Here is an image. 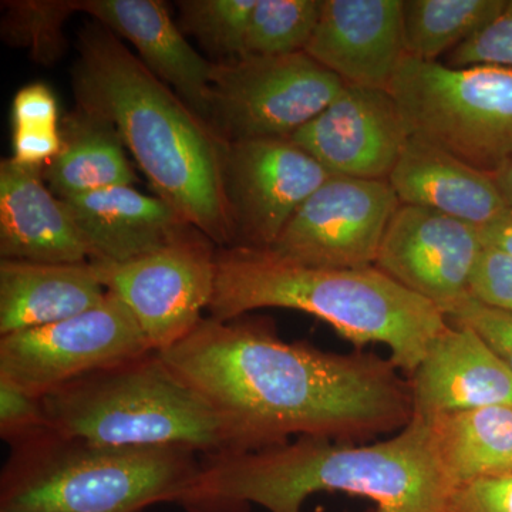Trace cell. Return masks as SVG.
<instances>
[{
  "mask_svg": "<svg viewBox=\"0 0 512 512\" xmlns=\"http://www.w3.org/2000/svg\"><path fill=\"white\" fill-rule=\"evenodd\" d=\"M430 424L456 490L512 470V404L447 414Z\"/></svg>",
  "mask_w": 512,
  "mask_h": 512,
  "instance_id": "22",
  "label": "cell"
},
{
  "mask_svg": "<svg viewBox=\"0 0 512 512\" xmlns=\"http://www.w3.org/2000/svg\"><path fill=\"white\" fill-rule=\"evenodd\" d=\"M387 181L400 204L441 212L478 228L507 210L493 175L413 136Z\"/></svg>",
  "mask_w": 512,
  "mask_h": 512,
  "instance_id": "20",
  "label": "cell"
},
{
  "mask_svg": "<svg viewBox=\"0 0 512 512\" xmlns=\"http://www.w3.org/2000/svg\"><path fill=\"white\" fill-rule=\"evenodd\" d=\"M269 308L315 316L357 350L380 343L407 377L448 323L437 306L375 266L313 268L284 261L266 249L228 247L217 251L208 318L228 322Z\"/></svg>",
  "mask_w": 512,
  "mask_h": 512,
  "instance_id": "4",
  "label": "cell"
},
{
  "mask_svg": "<svg viewBox=\"0 0 512 512\" xmlns=\"http://www.w3.org/2000/svg\"><path fill=\"white\" fill-rule=\"evenodd\" d=\"M291 140L330 175L389 180L409 127L389 90L346 84Z\"/></svg>",
  "mask_w": 512,
  "mask_h": 512,
  "instance_id": "14",
  "label": "cell"
},
{
  "mask_svg": "<svg viewBox=\"0 0 512 512\" xmlns=\"http://www.w3.org/2000/svg\"><path fill=\"white\" fill-rule=\"evenodd\" d=\"M42 400L0 377V433L2 439L18 444L46 433Z\"/></svg>",
  "mask_w": 512,
  "mask_h": 512,
  "instance_id": "29",
  "label": "cell"
},
{
  "mask_svg": "<svg viewBox=\"0 0 512 512\" xmlns=\"http://www.w3.org/2000/svg\"><path fill=\"white\" fill-rule=\"evenodd\" d=\"M446 318L473 329L512 372V313L490 308L467 295L446 313Z\"/></svg>",
  "mask_w": 512,
  "mask_h": 512,
  "instance_id": "30",
  "label": "cell"
},
{
  "mask_svg": "<svg viewBox=\"0 0 512 512\" xmlns=\"http://www.w3.org/2000/svg\"><path fill=\"white\" fill-rule=\"evenodd\" d=\"M79 12L127 40L138 59L208 123L214 63L185 39L160 0H79Z\"/></svg>",
  "mask_w": 512,
  "mask_h": 512,
  "instance_id": "17",
  "label": "cell"
},
{
  "mask_svg": "<svg viewBox=\"0 0 512 512\" xmlns=\"http://www.w3.org/2000/svg\"><path fill=\"white\" fill-rule=\"evenodd\" d=\"M59 107L52 89L32 83L16 93L12 103L13 128L57 127Z\"/></svg>",
  "mask_w": 512,
  "mask_h": 512,
  "instance_id": "33",
  "label": "cell"
},
{
  "mask_svg": "<svg viewBox=\"0 0 512 512\" xmlns=\"http://www.w3.org/2000/svg\"><path fill=\"white\" fill-rule=\"evenodd\" d=\"M399 205L387 180L332 175L266 251L313 268H370Z\"/></svg>",
  "mask_w": 512,
  "mask_h": 512,
  "instance_id": "11",
  "label": "cell"
},
{
  "mask_svg": "<svg viewBox=\"0 0 512 512\" xmlns=\"http://www.w3.org/2000/svg\"><path fill=\"white\" fill-rule=\"evenodd\" d=\"M158 355L220 417L228 453L291 437L369 443L413 419L412 387L390 357L285 342L262 320L204 318Z\"/></svg>",
  "mask_w": 512,
  "mask_h": 512,
  "instance_id": "1",
  "label": "cell"
},
{
  "mask_svg": "<svg viewBox=\"0 0 512 512\" xmlns=\"http://www.w3.org/2000/svg\"><path fill=\"white\" fill-rule=\"evenodd\" d=\"M345 86L305 52L215 62L208 124L225 143L288 138Z\"/></svg>",
  "mask_w": 512,
  "mask_h": 512,
  "instance_id": "8",
  "label": "cell"
},
{
  "mask_svg": "<svg viewBox=\"0 0 512 512\" xmlns=\"http://www.w3.org/2000/svg\"><path fill=\"white\" fill-rule=\"evenodd\" d=\"M93 255L42 168L0 161V259L86 264Z\"/></svg>",
  "mask_w": 512,
  "mask_h": 512,
  "instance_id": "18",
  "label": "cell"
},
{
  "mask_svg": "<svg viewBox=\"0 0 512 512\" xmlns=\"http://www.w3.org/2000/svg\"><path fill=\"white\" fill-rule=\"evenodd\" d=\"M468 295L490 308L512 313V255L484 247Z\"/></svg>",
  "mask_w": 512,
  "mask_h": 512,
  "instance_id": "31",
  "label": "cell"
},
{
  "mask_svg": "<svg viewBox=\"0 0 512 512\" xmlns=\"http://www.w3.org/2000/svg\"><path fill=\"white\" fill-rule=\"evenodd\" d=\"M493 178L505 205H507V208H512V161L505 165L503 170L493 175Z\"/></svg>",
  "mask_w": 512,
  "mask_h": 512,
  "instance_id": "36",
  "label": "cell"
},
{
  "mask_svg": "<svg viewBox=\"0 0 512 512\" xmlns=\"http://www.w3.org/2000/svg\"><path fill=\"white\" fill-rule=\"evenodd\" d=\"M413 417L433 421L447 414L512 404V372L483 338L448 322L407 377Z\"/></svg>",
  "mask_w": 512,
  "mask_h": 512,
  "instance_id": "16",
  "label": "cell"
},
{
  "mask_svg": "<svg viewBox=\"0 0 512 512\" xmlns=\"http://www.w3.org/2000/svg\"><path fill=\"white\" fill-rule=\"evenodd\" d=\"M0 512H143L180 504L200 473L185 447H103L40 434L18 444Z\"/></svg>",
  "mask_w": 512,
  "mask_h": 512,
  "instance_id": "5",
  "label": "cell"
},
{
  "mask_svg": "<svg viewBox=\"0 0 512 512\" xmlns=\"http://www.w3.org/2000/svg\"><path fill=\"white\" fill-rule=\"evenodd\" d=\"M248 508H249V507L242 508V510H241V511H239V512H249Z\"/></svg>",
  "mask_w": 512,
  "mask_h": 512,
  "instance_id": "37",
  "label": "cell"
},
{
  "mask_svg": "<svg viewBox=\"0 0 512 512\" xmlns=\"http://www.w3.org/2000/svg\"><path fill=\"white\" fill-rule=\"evenodd\" d=\"M150 352L127 306L107 291L90 311L0 336V377L42 399L80 377Z\"/></svg>",
  "mask_w": 512,
  "mask_h": 512,
  "instance_id": "9",
  "label": "cell"
},
{
  "mask_svg": "<svg viewBox=\"0 0 512 512\" xmlns=\"http://www.w3.org/2000/svg\"><path fill=\"white\" fill-rule=\"evenodd\" d=\"M484 247L500 249L512 255V208H507L491 224L481 228Z\"/></svg>",
  "mask_w": 512,
  "mask_h": 512,
  "instance_id": "35",
  "label": "cell"
},
{
  "mask_svg": "<svg viewBox=\"0 0 512 512\" xmlns=\"http://www.w3.org/2000/svg\"><path fill=\"white\" fill-rule=\"evenodd\" d=\"M447 512H512V470L461 485L451 495Z\"/></svg>",
  "mask_w": 512,
  "mask_h": 512,
  "instance_id": "32",
  "label": "cell"
},
{
  "mask_svg": "<svg viewBox=\"0 0 512 512\" xmlns=\"http://www.w3.org/2000/svg\"><path fill=\"white\" fill-rule=\"evenodd\" d=\"M483 249L476 225L400 204L384 232L375 268L446 316L468 295Z\"/></svg>",
  "mask_w": 512,
  "mask_h": 512,
  "instance_id": "13",
  "label": "cell"
},
{
  "mask_svg": "<svg viewBox=\"0 0 512 512\" xmlns=\"http://www.w3.org/2000/svg\"><path fill=\"white\" fill-rule=\"evenodd\" d=\"M106 296L90 262L0 259V336L73 318L96 308Z\"/></svg>",
  "mask_w": 512,
  "mask_h": 512,
  "instance_id": "21",
  "label": "cell"
},
{
  "mask_svg": "<svg viewBox=\"0 0 512 512\" xmlns=\"http://www.w3.org/2000/svg\"><path fill=\"white\" fill-rule=\"evenodd\" d=\"M15 163L25 167L42 168L60 153L63 136L57 127L13 128Z\"/></svg>",
  "mask_w": 512,
  "mask_h": 512,
  "instance_id": "34",
  "label": "cell"
},
{
  "mask_svg": "<svg viewBox=\"0 0 512 512\" xmlns=\"http://www.w3.org/2000/svg\"><path fill=\"white\" fill-rule=\"evenodd\" d=\"M47 430L103 447L225 450L220 417L157 352L97 370L42 397Z\"/></svg>",
  "mask_w": 512,
  "mask_h": 512,
  "instance_id": "6",
  "label": "cell"
},
{
  "mask_svg": "<svg viewBox=\"0 0 512 512\" xmlns=\"http://www.w3.org/2000/svg\"><path fill=\"white\" fill-rule=\"evenodd\" d=\"M343 512H348V511H343Z\"/></svg>",
  "mask_w": 512,
  "mask_h": 512,
  "instance_id": "38",
  "label": "cell"
},
{
  "mask_svg": "<svg viewBox=\"0 0 512 512\" xmlns=\"http://www.w3.org/2000/svg\"><path fill=\"white\" fill-rule=\"evenodd\" d=\"M63 202L92 251V261H131L173 244L191 228L167 202L133 185Z\"/></svg>",
  "mask_w": 512,
  "mask_h": 512,
  "instance_id": "19",
  "label": "cell"
},
{
  "mask_svg": "<svg viewBox=\"0 0 512 512\" xmlns=\"http://www.w3.org/2000/svg\"><path fill=\"white\" fill-rule=\"evenodd\" d=\"M2 37L22 47L33 62L52 66L64 55V26L79 12V0H8L3 2Z\"/></svg>",
  "mask_w": 512,
  "mask_h": 512,
  "instance_id": "25",
  "label": "cell"
},
{
  "mask_svg": "<svg viewBox=\"0 0 512 512\" xmlns=\"http://www.w3.org/2000/svg\"><path fill=\"white\" fill-rule=\"evenodd\" d=\"M69 124L62 150L46 165L45 173L50 190L60 200L136 183L113 128L82 111Z\"/></svg>",
  "mask_w": 512,
  "mask_h": 512,
  "instance_id": "23",
  "label": "cell"
},
{
  "mask_svg": "<svg viewBox=\"0 0 512 512\" xmlns=\"http://www.w3.org/2000/svg\"><path fill=\"white\" fill-rule=\"evenodd\" d=\"M258 0H183L180 29L194 36L218 62L245 56L249 20Z\"/></svg>",
  "mask_w": 512,
  "mask_h": 512,
  "instance_id": "27",
  "label": "cell"
},
{
  "mask_svg": "<svg viewBox=\"0 0 512 512\" xmlns=\"http://www.w3.org/2000/svg\"><path fill=\"white\" fill-rule=\"evenodd\" d=\"M305 53L346 84L389 90L406 56L403 0H323Z\"/></svg>",
  "mask_w": 512,
  "mask_h": 512,
  "instance_id": "15",
  "label": "cell"
},
{
  "mask_svg": "<svg viewBox=\"0 0 512 512\" xmlns=\"http://www.w3.org/2000/svg\"><path fill=\"white\" fill-rule=\"evenodd\" d=\"M389 92L410 136L495 175L512 161V69L406 55Z\"/></svg>",
  "mask_w": 512,
  "mask_h": 512,
  "instance_id": "7",
  "label": "cell"
},
{
  "mask_svg": "<svg viewBox=\"0 0 512 512\" xmlns=\"http://www.w3.org/2000/svg\"><path fill=\"white\" fill-rule=\"evenodd\" d=\"M94 275L134 316L153 352L190 335L214 295L217 252L210 239L185 234L127 262L92 261Z\"/></svg>",
  "mask_w": 512,
  "mask_h": 512,
  "instance_id": "10",
  "label": "cell"
},
{
  "mask_svg": "<svg viewBox=\"0 0 512 512\" xmlns=\"http://www.w3.org/2000/svg\"><path fill=\"white\" fill-rule=\"evenodd\" d=\"M323 0H258L249 20L245 55L305 52L322 13Z\"/></svg>",
  "mask_w": 512,
  "mask_h": 512,
  "instance_id": "26",
  "label": "cell"
},
{
  "mask_svg": "<svg viewBox=\"0 0 512 512\" xmlns=\"http://www.w3.org/2000/svg\"><path fill=\"white\" fill-rule=\"evenodd\" d=\"M330 177L291 138L227 143L224 184L232 247L271 248L293 214Z\"/></svg>",
  "mask_w": 512,
  "mask_h": 512,
  "instance_id": "12",
  "label": "cell"
},
{
  "mask_svg": "<svg viewBox=\"0 0 512 512\" xmlns=\"http://www.w3.org/2000/svg\"><path fill=\"white\" fill-rule=\"evenodd\" d=\"M510 67L512 69V0H507L500 15L466 42L451 50L447 66Z\"/></svg>",
  "mask_w": 512,
  "mask_h": 512,
  "instance_id": "28",
  "label": "cell"
},
{
  "mask_svg": "<svg viewBox=\"0 0 512 512\" xmlns=\"http://www.w3.org/2000/svg\"><path fill=\"white\" fill-rule=\"evenodd\" d=\"M456 491L433 427L413 417L390 439L343 443L298 437L248 453L208 454L181 505L190 512H303L313 494L345 493L375 512H447Z\"/></svg>",
  "mask_w": 512,
  "mask_h": 512,
  "instance_id": "2",
  "label": "cell"
},
{
  "mask_svg": "<svg viewBox=\"0 0 512 512\" xmlns=\"http://www.w3.org/2000/svg\"><path fill=\"white\" fill-rule=\"evenodd\" d=\"M507 0H403L406 55L437 62L500 15Z\"/></svg>",
  "mask_w": 512,
  "mask_h": 512,
  "instance_id": "24",
  "label": "cell"
},
{
  "mask_svg": "<svg viewBox=\"0 0 512 512\" xmlns=\"http://www.w3.org/2000/svg\"><path fill=\"white\" fill-rule=\"evenodd\" d=\"M73 90L82 113L113 128L156 197L214 244L234 245L227 143L100 23L80 32Z\"/></svg>",
  "mask_w": 512,
  "mask_h": 512,
  "instance_id": "3",
  "label": "cell"
}]
</instances>
